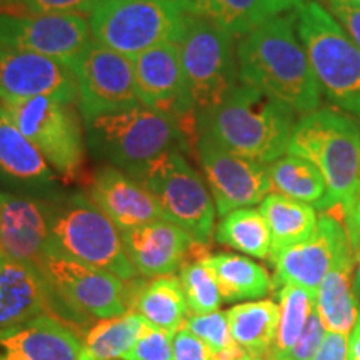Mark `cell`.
Masks as SVG:
<instances>
[{"label": "cell", "instance_id": "6", "mask_svg": "<svg viewBox=\"0 0 360 360\" xmlns=\"http://www.w3.org/2000/svg\"><path fill=\"white\" fill-rule=\"evenodd\" d=\"M49 252L109 270L122 281H135L137 270L125 252L122 232L85 193L51 202Z\"/></svg>", "mask_w": 360, "mask_h": 360}, {"label": "cell", "instance_id": "30", "mask_svg": "<svg viewBox=\"0 0 360 360\" xmlns=\"http://www.w3.org/2000/svg\"><path fill=\"white\" fill-rule=\"evenodd\" d=\"M272 192L312 205L315 210L327 195L326 179L317 165L304 157L285 154L267 165Z\"/></svg>", "mask_w": 360, "mask_h": 360}, {"label": "cell", "instance_id": "44", "mask_svg": "<svg viewBox=\"0 0 360 360\" xmlns=\"http://www.w3.org/2000/svg\"><path fill=\"white\" fill-rule=\"evenodd\" d=\"M354 294L360 300V254L355 257V270H354Z\"/></svg>", "mask_w": 360, "mask_h": 360}, {"label": "cell", "instance_id": "4", "mask_svg": "<svg viewBox=\"0 0 360 360\" xmlns=\"http://www.w3.org/2000/svg\"><path fill=\"white\" fill-rule=\"evenodd\" d=\"M297 34L319 87L328 101L360 122V51L337 19L315 0L295 8Z\"/></svg>", "mask_w": 360, "mask_h": 360}, {"label": "cell", "instance_id": "5", "mask_svg": "<svg viewBox=\"0 0 360 360\" xmlns=\"http://www.w3.org/2000/svg\"><path fill=\"white\" fill-rule=\"evenodd\" d=\"M85 127L90 150L127 174L184 141L177 117L143 103L94 117Z\"/></svg>", "mask_w": 360, "mask_h": 360}, {"label": "cell", "instance_id": "36", "mask_svg": "<svg viewBox=\"0 0 360 360\" xmlns=\"http://www.w3.org/2000/svg\"><path fill=\"white\" fill-rule=\"evenodd\" d=\"M102 0H2V11L13 13H62V15H87L96 11Z\"/></svg>", "mask_w": 360, "mask_h": 360}, {"label": "cell", "instance_id": "25", "mask_svg": "<svg viewBox=\"0 0 360 360\" xmlns=\"http://www.w3.org/2000/svg\"><path fill=\"white\" fill-rule=\"evenodd\" d=\"M354 270L352 250L344 252L319 287L315 305L327 330L349 335L355 326L359 300L354 294Z\"/></svg>", "mask_w": 360, "mask_h": 360}, {"label": "cell", "instance_id": "24", "mask_svg": "<svg viewBox=\"0 0 360 360\" xmlns=\"http://www.w3.org/2000/svg\"><path fill=\"white\" fill-rule=\"evenodd\" d=\"M188 15L200 17L236 39L244 37L265 22L294 12L302 0H179Z\"/></svg>", "mask_w": 360, "mask_h": 360}, {"label": "cell", "instance_id": "31", "mask_svg": "<svg viewBox=\"0 0 360 360\" xmlns=\"http://www.w3.org/2000/svg\"><path fill=\"white\" fill-rule=\"evenodd\" d=\"M147 322L137 310L101 319L84 335L87 360H120L141 337Z\"/></svg>", "mask_w": 360, "mask_h": 360}, {"label": "cell", "instance_id": "23", "mask_svg": "<svg viewBox=\"0 0 360 360\" xmlns=\"http://www.w3.org/2000/svg\"><path fill=\"white\" fill-rule=\"evenodd\" d=\"M0 182L27 192H47L56 184L53 169L12 122L0 103Z\"/></svg>", "mask_w": 360, "mask_h": 360}, {"label": "cell", "instance_id": "33", "mask_svg": "<svg viewBox=\"0 0 360 360\" xmlns=\"http://www.w3.org/2000/svg\"><path fill=\"white\" fill-rule=\"evenodd\" d=\"M277 295L278 326L272 347L276 360L282 359L294 347L317 302V294L299 285H283Z\"/></svg>", "mask_w": 360, "mask_h": 360}, {"label": "cell", "instance_id": "47", "mask_svg": "<svg viewBox=\"0 0 360 360\" xmlns=\"http://www.w3.org/2000/svg\"><path fill=\"white\" fill-rule=\"evenodd\" d=\"M0 2H2V0H0Z\"/></svg>", "mask_w": 360, "mask_h": 360}, {"label": "cell", "instance_id": "41", "mask_svg": "<svg viewBox=\"0 0 360 360\" xmlns=\"http://www.w3.org/2000/svg\"><path fill=\"white\" fill-rule=\"evenodd\" d=\"M314 360H349V335L327 330Z\"/></svg>", "mask_w": 360, "mask_h": 360}, {"label": "cell", "instance_id": "15", "mask_svg": "<svg viewBox=\"0 0 360 360\" xmlns=\"http://www.w3.org/2000/svg\"><path fill=\"white\" fill-rule=\"evenodd\" d=\"M347 250L352 249L344 222L323 212L307 240L287 247L270 257L276 267L274 283L281 287L299 285L317 294L323 277Z\"/></svg>", "mask_w": 360, "mask_h": 360}, {"label": "cell", "instance_id": "35", "mask_svg": "<svg viewBox=\"0 0 360 360\" xmlns=\"http://www.w3.org/2000/svg\"><path fill=\"white\" fill-rule=\"evenodd\" d=\"M180 283L191 314H210L219 310L222 295L214 272L204 264V260L187 262L179 272Z\"/></svg>", "mask_w": 360, "mask_h": 360}, {"label": "cell", "instance_id": "14", "mask_svg": "<svg viewBox=\"0 0 360 360\" xmlns=\"http://www.w3.org/2000/svg\"><path fill=\"white\" fill-rule=\"evenodd\" d=\"M197 155L220 217L260 204L272 192L267 164L232 154L209 135L200 134Z\"/></svg>", "mask_w": 360, "mask_h": 360}, {"label": "cell", "instance_id": "17", "mask_svg": "<svg viewBox=\"0 0 360 360\" xmlns=\"http://www.w3.org/2000/svg\"><path fill=\"white\" fill-rule=\"evenodd\" d=\"M122 240L130 262L146 278L172 276L187 262L205 259L209 252V245L165 219L124 231Z\"/></svg>", "mask_w": 360, "mask_h": 360}, {"label": "cell", "instance_id": "28", "mask_svg": "<svg viewBox=\"0 0 360 360\" xmlns=\"http://www.w3.org/2000/svg\"><path fill=\"white\" fill-rule=\"evenodd\" d=\"M202 260L217 278L220 295L225 302L260 299L272 290L274 282L267 270L249 257L217 254L207 255Z\"/></svg>", "mask_w": 360, "mask_h": 360}, {"label": "cell", "instance_id": "19", "mask_svg": "<svg viewBox=\"0 0 360 360\" xmlns=\"http://www.w3.org/2000/svg\"><path fill=\"white\" fill-rule=\"evenodd\" d=\"M51 202L0 192V255L39 269L51 245Z\"/></svg>", "mask_w": 360, "mask_h": 360}, {"label": "cell", "instance_id": "42", "mask_svg": "<svg viewBox=\"0 0 360 360\" xmlns=\"http://www.w3.org/2000/svg\"><path fill=\"white\" fill-rule=\"evenodd\" d=\"M344 225L347 231L350 249H352L354 259L360 254V191L355 197L354 204L344 212Z\"/></svg>", "mask_w": 360, "mask_h": 360}, {"label": "cell", "instance_id": "21", "mask_svg": "<svg viewBox=\"0 0 360 360\" xmlns=\"http://www.w3.org/2000/svg\"><path fill=\"white\" fill-rule=\"evenodd\" d=\"M89 197L120 232L164 219L159 202L150 191L114 165L98 170L90 182Z\"/></svg>", "mask_w": 360, "mask_h": 360}, {"label": "cell", "instance_id": "3", "mask_svg": "<svg viewBox=\"0 0 360 360\" xmlns=\"http://www.w3.org/2000/svg\"><path fill=\"white\" fill-rule=\"evenodd\" d=\"M287 154L309 159L327 184V195L317 210L342 212L360 191V125L352 115L334 107H319L300 115L292 130Z\"/></svg>", "mask_w": 360, "mask_h": 360}, {"label": "cell", "instance_id": "39", "mask_svg": "<svg viewBox=\"0 0 360 360\" xmlns=\"http://www.w3.org/2000/svg\"><path fill=\"white\" fill-rule=\"evenodd\" d=\"M174 360H214L212 354L199 337L186 327L174 334Z\"/></svg>", "mask_w": 360, "mask_h": 360}, {"label": "cell", "instance_id": "46", "mask_svg": "<svg viewBox=\"0 0 360 360\" xmlns=\"http://www.w3.org/2000/svg\"><path fill=\"white\" fill-rule=\"evenodd\" d=\"M340 2H345V4H352V6H360V0H340Z\"/></svg>", "mask_w": 360, "mask_h": 360}, {"label": "cell", "instance_id": "12", "mask_svg": "<svg viewBox=\"0 0 360 360\" xmlns=\"http://www.w3.org/2000/svg\"><path fill=\"white\" fill-rule=\"evenodd\" d=\"M79 87V109L84 122L94 117L141 103L132 58L92 39L70 64Z\"/></svg>", "mask_w": 360, "mask_h": 360}, {"label": "cell", "instance_id": "45", "mask_svg": "<svg viewBox=\"0 0 360 360\" xmlns=\"http://www.w3.org/2000/svg\"><path fill=\"white\" fill-rule=\"evenodd\" d=\"M237 360H276V359H274L272 352H269V354H250V352H244Z\"/></svg>", "mask_w": 360, "mask_h": 360}, {"label": "cell", "instance_id": "37", "mask_svg": "<svg viewBox=\"0 0 360 360\" xmlns=\"http://www.w3.org/2000/svg\"><path fill=\"white\" fill-rule=\"evenodd\" d=\"M174 334L147 323L134 347L120 360H174Z\"/></svg>", "mask_w": 360, "mask_h": 360}, {"label": "cell", "instance_id": "20", "mask_svg": "<svg viewBox=\"0 0 360 360\" xmlns=\"http://www.w3.org/2000/svg\"><path fill=\"white\" fill-rule=\"evenodd\" d=\"M0 360H87L84 340L52 314L0 328Z\"/></svg>", "mask_w": 360, "mask_h": 360}, {"label": "cell", "instance_id": "38", "mask_svg": "<svg viewBox=\"0 0 360 360\" xmlns=\"http://www.w3.org/2000/svg\"><path fill=\"white\" fill-rule=\"evenodd\" d=\"M326 334L327 328L323 326L321 314H319L317 310V305H315L307 323H305L302 335H300L299 340L295 342L294 347L278 360H314Z\"/></svg>", "mask_w": 360, "mask_h": 360}, {"label": "cell", "instance_id": "27", "mask_svg": "<svg viewBox=\"0 0 360 360\" xmlns=\"http://www.w3.org/2000/svg\"><path fill=\"white\" fill-rule=\"evenodd\" d=\"M132 310H137L150 326L169 332L182 328L191 314L182 283L175 274L155 277L150 282L137 285Z\"/></svg>", "mask_w": 360, "mask_h": 360}, {"label": "cell", "instance_id": "29", "mask_svg": "<svg viewBox=\"0 0 360 360\" xmlns=\"http://www.w3.org/2000/svg\"><path fill=\"white\" fill-rule=\"evenodd\" d=\"M229 327L244 352H272L278 326V305L274 300H255L229 309Z\"/></svg>", "mask_w": 360, "mask_h": 360}, {"label": "cell", "instance_id": "22", "mask_svg": "<svg viewBox=\"0 0 360 360\" xmlns=\"http://www.w3.org/2000/svg\"><path fill=\"white\" fill-rule=\"evenodd\" d=\"M53 289L39 269L0 255V328L56 315Z\"/></svg>", "mask_w": 360, "mask_h": 360}, {"label": "cell", "instance_id": "34", "mask_svg": "<svg viewBox=\"0 0 360 360\" xmlns=\"http://www.w3.org/2000/svg\"><path fill=\"white\" fill-rule=\"evenodd\" d=\"M184 327L204 342L214 360H237L244 354L240 345L233 340L225 312L215 310L200 315L188 314Z\"/></svg>", "mask_w": 360, "mask_h": 360}, {"label": "cell", "instance_id": "26", "mask_svg": "<svg viewBox=\"0 0 360 360\" xmlns=\"http://www.w3.org/2000/svg\"><path fill=\"white\" fill-rule=\"evenodd\" d=\"M259 210L267 220L270 237H272L270 257L287 247L307 240L315 232L319 222L317 210L312 205L294 200L278 192H270L260 202Z\"/></svg>", "mask_w": 360, "mask_h": 360}, {"label": "cell", "instance_id": "16", "mask_svg": "<svg viewBox=\"0 0 360 360\" xmlns=\"http://www.w3.org/2000/svg\"><path fill=\"white\" fill-rule=\"evenodd\" d=\"M32 97L79 103L74 72L64 62L39 53L0 47V102Z\"/></svg>", "mask_w": 360, "mask_h": 360}, {"label": "cell", "instance_id": "1", "mask_svg": "<svg viewBox=\"0 0 360 360\" xmlns=\"http://www.w3.org/2000/svg\"><path fill=\"white\" fill-rule=\"evenodd\" d=\"M238 82L287 103L304 115L322 103L305 47L297 34L295 11L265 22L237 42Z\"/></svg>", "mask_w": 360, "mask_h": 360}, {"label": "cell", "instance_id": "11", "mask_svg": "<svg viewBox=\"0 0 360 360\" xmlns=\"http://www.w3.org/2000/svg\"><path fill=\"white\" fill-rule=\"evenodd\" d=\"M56 294L72 309L96 319H110L132 310L137 281L129 287L115 274L47 252L39 267Z\"/></svg>", "mask_w": 360, "mask_h": 360}, {"label": "cell", "instance_id": "32", "mask_svg": "<svg viewBox=\"0 0 360 360\" xmlns=\"http://www.w3.org/2000/svg\"><path fill=\"white\" fill-rule=\"evenodd\" d=\"M215 240L255 259H270L272 252L267 220L254 207H242L220 217Z\"/></svg>", "mask_w": 360, "mask_h": 360}, {"label": "cell", "instance_id": "40", "mask_svg": "<svg viewBox=\"0 0 360 360\" xmlns=\"http://www.w3.org/2000/svg\"><path fill=\"white\" fill-rule=\"evenodd\" d=\"M327 6L328 12L335 17L360 51V6H352L340 0H327Z\"/></svg>", "mask_w": 360, "mask_h": 360}, {"label": "cell", "instance_id": "43", "mask_svg": "<svg viewBox=\"0 0 360 360\" xmlns=\"http://www.w3.org/2000/svg\"><path fill=\"white\" fill-rule=\"evenodd\" d=\"M349 360H360V309L355 326L349 334Z\"/></svg>", "mask_w": 360, "mask_h": 360}, {"label": "cell", "instance_id": "10", "mask_svg": "<svg viewBox=\"0 0 360 360\" xmlns=\"http://www.w3.org/2000/svg\"><path fill=\"white\" fill-rule=\"evenodd\" d=\"M184 17L179 0H102L89 24L94 40L134 58L177 39Z\"/></svg>", "mask_w": 360, "mask_h": 360}, {"label": "cell", "instance_id": "8", "mask_svg": "<svg viewBox=\"0 0 360 360\" xmlns=\"http://www.w3.org/2000/svg\"><path fill=\"white\" fill-rule=\"evenodd\" d=\"M129 175L150 191L165 220L191 233L199 244H210L217 215L214 197L179 148H169Z\"/></svg>", "mask_w": 360, "mask_h": 360}, {"label": "cell", "instance_id": "9", "mask_svg": "<svg viewBox=\"0 0 360 360\" xmlns=\"http://www.w3.org/2000/svg\"><path fill=\"white\" fill-rule=\"evenodd\" d=\"M2 105L17 129L39 148L62 182H77L85 162V141L75 103L52 97H32Z\"/></svg>", "mask_w": 360, "mask_h": 360}, {"label": "cell", "instance_id": "13", "mask_svg": "<svg viewBox=\"0 0 360 360\" xmlns=\"http://www.w3.org/2000/svg\"><path fill=\"white\" fill-rule=\"evenodd\" d=\"M92 39L84 15L0 12V47L34 52L70 67Z\"/></svg>", "mask_w": 360, "mask_h": 360}, {"label": "cell", "instance_id": "7", "mask_svg": "<svg viewBox=\"0 0 360 360\" xmlns=\"http://www.w3.org/2000/svg\"><path fill=\"white\" fill-rule=\"evenodd\" d=\"M233 39L212 22L188 13L184 17L175 42L197 119L219 107L240 84Z\"/></svg>", "mask_w": 360, "mask_h": 360}, {"label": "cell", "instance_id": "18", "mask_svg": "<svg viewBox=\"0 0 360 360\" xmlns=\"http://www.w3.org/2000/svg\"><path fill=\"white\" fill-rule=\"evenodd\" d=\"M139 101L143 105L169 112L179 122L195 120L186 72L175 40L147 49L132 58Z\"/></svg>", "mask_w": 360, "mask_h": 360}, {"label": "cell", "instance_id": "2", "mask_svg": "<svg viewBox=\"0 0 360 360\" xmlns=\"http://www.w3.org/2000/svg\"><path fill=\"white\" fill-rule=\"evenodd\" d=\"M295 110L250 85L238 84L229 97L197 119L200 134L232 154L272 164L287 154Z\"/></svg>", "mask_w": 360, "mask_h": 360}]
</instances>
